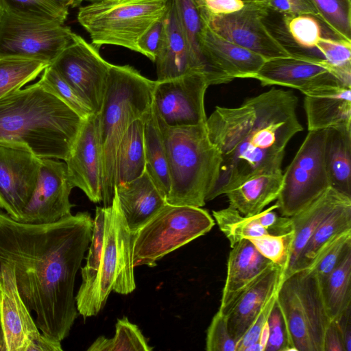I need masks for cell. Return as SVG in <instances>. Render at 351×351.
Listing matches in <instances>:
<instances>
[{
  "label": "cell",
  "instance_id": "1",
  "mask_svg": "<svg viewBox=\"0 0 351 351\" xmlns=\"http://www.w3.org/2000/svg\"><path fill=\"white\" fill-rule=\"evenodd\" d=\"M93 219L80 212L43 224L0 213V265L14 267L19 294L46 337L61 342L78 315L77 272L88 250Z\"/></svg>",
  "mask_w": 351,
  "mask_h": 351
},
{
  "label": "cell",
  "instance_id": "2",
  "mask_svg": "<svg viewBox=\"0 0 351 351\" xmlns=\"http://www.w3.org/2000/svg\"><path fill=\"white\" fill-rule=\"evenodd\" d=\"M291 90L272 88L246 99L238 107L217 106L206 119L210 141L220 153L217 182L206 197L210 201L247 180L282 171L286 147L303 130Z\"/></svg>",
  "mask_w": 351,
  "mask_h": 351
},
{
  "label": "cell",
  "instance_id": "3",
  "mask_svg": "<svg viewBox=\"0 0 351 351\" xmlns=\"http://www.w3.org/2000/svg\"><path fill=\"white\" fill-rule=\"evenodd\" d=\"M84 120L38 82L0 98V142L24 144L40 158L64 161Z\"/></svg>",
  "mask_w": 351,
  "mask_h": 351
},
{
  "label": "cell",
  "instance_id": "4",
  "mask_svg": "<svg viewBox=\"0 0 351 351\" xmlns=\"http://www.w3.org/2000/svg\"><path fill=\"white\" fill-rule=\"evenodd\" d=\"M156 81L130 65L112 64L101 108L97 114L104 207L111 206L117 178L119 143L130 125L151 109Z\"/></svg>",
  "mask_w": 351,
  "mask_h": 351
},
{
  "label": "cell",
  "instance_id": "5",
  "mask_svg": "<svg viewBox=\"0 0 351 351\" xmlns=\"http://www.w3.org/2000/svg\"><path fill=\"white\" fill-rule=\"evenodd\" d=\"M156 117L169 171L167 203L204 206L218 178L221 163L220 153L210 141L206 124L169 127Z\"/></svg>",
  "mask_w": 351,
  "mask_h": 351
},
{
  "label": "cell",
  "instance_id": "6",
  "mask_svg": "<svg viewBox=\"0 0 351 351\" xmlns=\"http://www.w3.org/2000/svg\"><path fill=\"white\" fill-rule=\"evenodd\" d=\"M106 209L105 237L96 269L90 277L82 280L75 296L78 313L84 318L97 315L112 291L127 295L136 289L132 234L115 192L111 206Z\"/></svg>",
  "mask_w": 351,
  "mask_h": 351
},
{
  "label": "cell",
  "instance_id": "7",
  "mask_svg": "<svg viewBox=\"0 0 351 351\" xmlns=\"http://www.w3.org/2000/svg\"><path fill=\"white\" fill-rule=\"evenodd\" d=\"M169 0H103L81 6L79 23L92 44L115 45L138 53L141 36L165 15Z\"/></svg>",
  "mask_w": 351,
  "mask_h": 351
},
{
  "label": "cell",
  "instance_id": "8",
  "mask_svg": "<svg viewBox=\"0 0 351 351\" xmlns=\"http://www.w3.org/2000/svg\"><path fill=\"white\" fill-rule=\"evenodd\" d=\"M276 300L295 351H324V338L330 319L320 282L311 268L285 279Z\"/></svg>",
  "mask_w": 351,
  "mask_h": 351
},
{
  "label": "cell",
  "instance_id": "9",
  "mask_svg": "<svg viewBox=\"0 0 351 351\" xmlns=\"http://www.w3.org/2000/svg\"><path fill=\"white\" fill-rule=\"evenodd\" d=\"M215 221L201 207L166 204L132 237L134 267H154L175 250L208 232Z\"/></svg>",
  "mask_w": 351,
  "mask_h": 351
},
{
  "label": "cell",
  "instance_id": "10",
  "mask_svg": "<svg viewBox=\"0 0 351 351\" xmlns=\"http://www.w3.org/2000/svg\"><path fill=\"white\" fill-rule=\"evenodd\" d=\"M326 136L327 130L308 131L283 173L276 202L280 215H295L330 186L325 161Z\"/></svg>",
  "mask_w": 351,
  "mask_h": 351
},
{
  "label": "cell",
  "instance_id": "11",
  "mask_svg": "<svg viewBox=\"0 0 351 351\" xmlns=\"http://www.w3.org/2000/svg\"><path fill=\"white\" fill-rule=\"evenodd\" d=\"M73 34L63 23L4 12L0 22V58H23L50 64L71 43Z\"/></svg>",
  "mask_w": 351,
  "mask_h": 351
},
{
  "label": "cell",
  "instance_id": "12",
  "mask_svg": "<svg viewBox=\"0 0 351 351\" xmlns=\"http://www.w3.org/2000/svg\"><path fill=\"white\" fill-rule=\"evenodd\" d=\"M270 10L266 1L245 2L244 7L228 14H211L205 6L201 16L206 24L227 40L249 49L266 60L293 53L267 29L264 19Z\"/></svg>",
  "mask_w": 351,
  "mask_h": 351
},
{
  "label": "cell",
  "instance_id": "13",
  "mask_svg": "<svg viewBox=\"0 0 351 351\" xmlns=\"http://www.w3.org/2000/svg\"><path fill=\"white\" fill-rule=\"evenodd\" d=\"M50 65L94 114L99 112L112 64L102 58L97 47L74 33L71 43Z\"/></svg>",
  "mask_w": 351,
  "mask_h": 351
},
{
  "label": "cell",
  "instance_id": "14",
  "mask_svg": "<svg viewBox=\"0 0 351 351\" xmlns=\"http://www.w3.org/2000/svg\"><path fill=\"white\" fill-rule=\"evenodd\" d=\"M209 86L206 77L200 73L156 80L152 105L157 116L169 127L206 124L204 97Z\"/></svg>",
  "mask_w": 351,
  "mask_h": 351
},
{
  "label": "cell",
  "instance_id": "15",
  "mask_svg": "<svg viewBox=\"0 0 351 351\" xmlns=\"http://www.w3.org/2000/svg\"><path fill=\"white\" fill-rule=\"evenodd\" d=\"M253 79L258 80L263 86L276 85L291 88L304 95L347 86L325 59L295 53L289 57L265 60Z\"/></svg>",
  "mask_w": 351,
  "mask_h": 351
},
{
  "label": "cell",
  "instance_id": "16",
  "mask_svg": "<svg viewBox=\"0 0 351 351\" xmlns=\"http://www.w3.org/2000/svg\"><path fill=\"white\" fill-rule=\"evenodd\" d=\"M40 165V158L25 145L0 142V203L14 220L33 194Z\"/></svg>",
  "mask_w": 351,
  "mask_h": 351
},
{
  "label": "cell",
  "instance_id": "17",
  "mask_svg": "<svg viewBox=\"0 0 351 351\" xmlns=\"http://www.w3.org/2000/svg\"><path fill=\"white\" fill-rule=\"evenodd\" d=\"M73 187L64 161L40 158L35 189L16 221L43 224L55 222L71 215L74 205L71 203L69 196Z\"/></svg>",
  "mask_w": 351,
  "mask_h": 351
},
{
  "label": "cell",
  "instance_id": "18",
  "mask_svg": "<svg viewBox=\"0 0 351 351\" xmlns=\"http://www.w3.org/2000/svg\"><path fill=\"white\" fill-rule=\"evenodd\" d=\"M199 43L215 85L226 84L235 78H254L267 60L261 56L223 38L204 20Z\"/></svg>",
  "mask_w": 351,
  "mask_h": 351
},
{
  "label": "cell",
  "instance_id": "19",
  "mask_svg": "<svg viewBox=\"0 0 351 351\" xmlns=\"http://www.w3.org/2000/svg\"><path fill=\"white\" fill-rule=\"evenodd\" d=\"M64 162L74 187L80 188L91 202H101V161L97 114L84 120Z\"/></svg>",
  "mask_w": 351,
  "mask_h": 351
},
{
  "label": "cell",
  "instance_id": "20",
  "mask_svg": "<svg viewBox=\"0 0 351 351\" xmlns=\"http://www.w3.org/2000/svg\"><path fill=\"white\" fill-rule=\"evenodd\" d=\"M0 307L6 351H29L43 334L19 294L11 264L0 265Z\"/></svg>",
  "mask_w": 351,
  "mask_h": 351
},
{
  "label": "cell",
  "instance_id": "21",
  "mask_svg": "<svg viewBox=\"0 0 351 351\" xmlns=\"http://www.w3.org/2000/svg\"><path fill=\"white\" fill-rule=\"evenodd\" d=\"M163 27L156 54L158 82L200 73L188 45L174 0L162 19ZM203 74V73H202Z\"/></svg>",
  "mask_w": 351,
  "mask_h": 351
},
{
  "label": "cell",
  "instance_id": "22",
  "mask_svg": "<svg viewBox=\"0 0 351 351\" xmlns=\"http://www.w3.org/2000/svg\"><path fill=\"white\" fill-rule=\"evenodd\" d=\"M231 248L219 308L226 317L239 298L264 271L275 265L263 256L249 239H242Z\"/></svg>",
  "mask_w": 351,
  "mask_h": 351
},
{
  "label": "cell",
  "instance_id": "23",
  "mask_svg": "<svg viewBox=\"0 0 351 351\" xmlns=\"http://www.w3.org/2000/svg\"><path fill=\"white\" fill-rule=\"evenodd\" d=\"M284 278V271L274 265L264 271L239 298L228 313L227 323L232 338L238 343L252 324Z\"/></svg>",
  "mask_w": 351,
  "mask_h": 351
},
{
  "label": "cell",
  "instance_id": "24",
  "mask_svg": "<svg viewBox=\"0 0 351 351\" xmlns=\"http://www.w3.org/2000/svg\"><path fill=\"white\" fill-rule=\"evenodd\" d=\"M114 192L132 234L149 221L167 204L146 171L134 180L117 184Z\"/></svg>",
  "mask_w": 351,
  "mask_h": 351
},
{
  "label": "cell",
  "instance_id": "25",
  "mask_svg": "<svg viewBox=\"0 0 351 351\" xmlns=\"http://www.w3.org/2000/svg\"><path fill=\"white\" fill-rule=\"evenodd\" d=\"M348 199L351 197L330 186L306 207L291 217L294 238L283 280L298 271L304 250L318 226L337 206Z\"/></svg>",
  "mask_w": 351,
  "mask_h": 351
},
{
  "label": "cell",
  "instance_id": "26",
  "mask_svg": "<svg viewBox=\"0 0 351 351\" xmlns=\"http://www.w3.org/2000/svg\"><path fill=\"white\" fill-rule=\"evenodd\" d=\"M308 131L351 127V87L305 95Z\"/></svg>",
  "mask_w": 351,
  "mask_h": 351
},
{
  "label": "cell",
  "instance_id": "27",
  "mask_svg": "<svg viewBox=\"0 0 351 351\" xmlns=\"http://www.w3.org/2000/svg\"><path fill=\"white\" fill-rule=\"evenodd\" d=\"M283 183L282 171L265 173L254 176L227 192L229 206L245 217L258 214L276 200Z\"/></svg>",
  "mask_w": 351,
  "mask_h": 351
},
{
  "label": "cell",
  "instance_id": "28",
  "mask_svg": "<svg viewBox=\"0 0 351 351\" xmlns=\"http://www.w3.org/2000/svg\"><path fill=\"white\" fill-rule=\"evenodd\" d=\"M325 161L330 186L351 197V127L327 129Z\"/></svg>",
  "mask_w": 351,
  "mask_h": 351
},
{
  "label": "cell",
  "instance_id": "29",
  "mask_svg": "<svg viewBox=\"0 0 351 351\" xmlns=\"http://www.w3.org/2000/svg\"><path fill=\"white\" fill-rule=\"evenodd\" d=\"M143 135L145 171L162 195L167 199L170 191L169 165L165 144L153 105L145 116Z\"/></svg>",
  "mask_w": 351,
  "mask_h": 351
},
{
  "label": "cell",
  "instance_id": "30",
  "mask_svg": "<svg viewBox=\"0 0 351 351\" xmlns=\"http://www.w3.org/2000/svg\"><path fill=\"white\" fill-rule=\"evenodd\" d=\"M145 116L130 125L119 143L117 156L116 185L134 180L145 171Z\"/></svg>",
  "mask_w": 351,
  "mask_h": 351
},
{
  "label": "cell",
  "instance_id": "31",
  "mask_svg": "<svg viewBox=\"0 0 351 351\" xmlns=\"http://www.w3.org/2000/svg\"><path fill=\"white\" fill-rule=\"evenodd\" d=\"M320 284L328 317L335 320L351 307V245Z\"/></svg>",
  "mask_w": 351,
  "mask_h": 351
},
{
  "label": "cell",
  "instance_id": "32",
  "mask_svg": "<svg viewBox=\"0 0 351 351\" xmlns=\"http://www.w3.org/2000/svg\"><path fill=\"white\" fill-rule=\"evenodd\" d=\"M350 230L351 199H348L337 206L315 231L304 250L298 271L308 268L324 245Z\"/></svg>",
  "mask_w": 351,
  "mask_h": 351
},
{
  "label": "cell",
  "instance_id": "33",
  "mask_svg": "<svg viewBox=\"0 0 351 351\" xmlns=\"http://www.w3.org/2000/svg\"><path fill=\"white\" fill-rule=\"evenodd\" d=\"M205 0H174L180 23L195 63L208 79L210 85L214 84L213 77L205 61L199 47V38L203 26L201 9Z\"/></svg>",
  "mask_w": 351,
  "mask_h": 351
},
{
  "label": "cell",
  "instance_id": "34",
  "mask_svg": "<svg viewBox=\"0 0 351 351\" xmlns=\"http://www.w3.org/2000/svg\"><path fill=\"white\" fill-rule=\"evenodd\" d=\"M49 64L16 57L0 58V98L34 80Z\"/></svg>",
  "mask_w": 351,
  "mask_h": 351
},
{
  "label": "cell",
  "instance_id": "35",
  "mask_svg": "<svg viewBox=\"0 0 351 351\" xmlns=\"http://www.w3.org/2000/svg\"><path fill=\"white\" fill-rule=\"evenodd\" d=\"M213 215L220 230L230 241V247L242 239L269 234L258 223L255 215L245 217L230 206L219 210H213Z\"/></svg>",
  "mask_w": 351,
  "mask_h": 351
},
{
  "label": "cell",
  "instance_id": "36",
  "mask_svg": "<svg viewBox=\"0 0 351 351\" xmlns=\"http://www.w3.org/2000/svg\"><path fill=\"white\" fill-rule=\"evenodd\" d=\"M114 336L107 339L99 337L88 351H150V347L138 327L126 317L117 319Z\"/></svg>",
  "mask_w": 351,
  "mask_h": 351
},
{
  "label": "cell",
  "instance_id": "37",
  "mask_svg": "<svg viewBox=\"0 0 351 351\" xmlns=\"http://www.w3.org/2000/svg\"><path fill=\"white\" fill-rule=\"evenodd\" d=\"M4 12L19 17L64 23L69 8L53 0H0Z\"/></svg>",
  "mask_w": 351,
  "mask_h": 351
},
{
  "label": "cell",
  "instance_id": "38",
  "mask_svg": "<svg viewBox=\"0 0 351 351\" xmlns=\"http://www.w3.org/2000/svg\"><path fill=\"white\" fill-rule=\"evenodd\" d=\"M318 19L339 39L351 42V0H311Z\"/></svg>",
  "mask_w": 351,
  "mask_h": 351
},
{
  "label": "cell",
  "instance_id": "39",
  "mask_svg": "<svg viewBox=\"0 0 351 351\" xmlns=\"http://www.w3.org/2000/svg\"><path fill=\"white\" fill-rule=\"evenodd\" d=\"M38 82L85 119L94 114L77 93L49 64Z\"/></svg>",
  "mask_w": 351,
  "mask_h": 351
},
{
  "label": "cell",
  "instance_id": "40",
  "mask_svg": "<svg viewBox=\"0 0 351 351\" xmlns=\"http://www.w3.org/2000/svg\"><path fill=\"white\" fill-rule=\"evenodd\" d=\"M315 49L333 68L337 76L346 86H351V42L321 37Z\"/></svg>",
  "mask_w": 351,
  "mask_h": 351
},
{
  "label": "cell",
  "instance_id": "41",
  "mask_svg": "<svg viewBox=\"0 0 351 351\" xmlns=\"http://www.w3.org/2000/svg\"><path fill=\"white\" fill-rule=\"evenodd\" d=\"M351 245V230L335 237L319 250L308 268L322 282L334 269L345 250Z\"/></svg>",
  "mask_w": 351,
  "mask_h": 351
},
{
  "label": "cell",
  "instance_id": "42",
  "mask_svg": "<svg viewBox=\"0 0 351 351\" xmlns=\"http://www.w3.org/2000/svg\"><path fill=\"white\" fill-rule=\"evenodd\" d=\"M294 232L282 235L266 234L249 239L258 252L285 272L288 267Z\"/></svg>",
  "mask_w": 351,
  "mask_h": 351
},
{
  "label": "cell",
  "instance_id": "43",
  "mask_svg": "<svg viewBox=\"0 0 351 351\" xmlns=\"http://www.w3.org/2000/svg\"><path fill=\"white\" fill-rule=\"evenodd\" d=\"M283 15L285 26L292 40L302 48L315 49L322 37L318 19L311 14Z\"/></svg>",
  "mask_w": 351,
  "mask_h": 351
},
{
  "label": "cell",
  "instance_id": "44",
  "mask_svg": "<svg viewBox=\"0 0 351 351\" xmlns=\"http://www.w3.org/2000/svg\"><path fill=\"white\" fill-rule=\"evenodd\" d=\"M268 338L265 351L294 350L285 319L277 300L267 319Z\"/></svg>",
  "mask_w": 351,
  "mask_h": 351
},
{
  "label": "cell",
  "instance_id": "45",
  "mask_svg": "<svg viewBox=\"0 0 351 351\" xmlns=\"http://www.w3.org/2000/svg\"><path fill=\"white\" fill-rule=\"evenodd\" d=\"M237 343L231 336L227 317L219 311L208 328L206 339L207 351H237Z\"/></svg>",
  "mask_w": 351,
  "mask_h": 351
},
{
  "label": "cell",
  "instance_id": "46",
  "mask_svg": "<svg viewBox=\"0 0 351 351\" xmlns=\"http://www.w3.org/2000/svg\"><path fill=\"white\" fill-rule=\"evenodd\" d=\"M277 209L276 203L255 215L258 223L271 235H282L293 232L291 217L278 215L276 212Z\"/></svg>",
  "mask_w": 351,
  "mask_h": 351
},
{
  "label": "cell",
  "instance_id": "47",
  "mask_svg": "<svg viewBox=\"0 0 351 351\" xmlns=\"http://www.w3.org/2000/svg\"><path fill=\"white\" fill-rule=\"evenodd\" d=\"M277 293L278 291L269 298L252 324L238 341L237 351H245L251 345L258 342L261 332L276 302Z\"/></svg>",
  "mask_w": 351,
  "mask_h": 351
},
{
  "label": "cell",
  "instance_id": "48",
  "mask_svg": "<svg viewBox=\"0 0 351 351\" xmlns=\"http://www.w3.org/2000/svg\"><path fill=\"white\" fill-rule=\"evenodd\" d=\"M269 10L285 15L311 14L318 19V13L311 0H268Z\"/></svg>",
  "mask_w": 351,
  "mask_h": 351
},
{
  "label": "cell",
  "instance_id": "49",
  "mask_svg": "<svg viewBox=\"0 0 351 351\" xmlns=\"http://www.w3.org/2000/svg\"><path fill=\"white\" fill-rule=\"evenodd\" d=\"M162 19L153 25L138 42V53L145 56L152 62L155 60L162 32Z\"/></svg>",
  "mask_w": 351,
  "mask_h": 351
},
{
  "label": "cell",
  "instance_id": "50",
  "mask_svg": "<svg viewBox=\"0 0 351 351\" xmlns=\"http://www.w3.org/2000/svg\"><path fill=\"white\" fill-rule=\"evenodd\" d=\"M245 4L242 0H205L206 10L211 14H228L241 10Z\"/></svg>",
  "mask_w": 351,
  "mask_h": 351
},
{
  "label": "cell",
  "instance_id": "51",
  "mask_svg": "<svg viewBox=\"0 0 351 351\" xmlns=\"http://www.w3.org/2000/svg\"><path fill=\"white\" fill-rule=\"evenodd\" d=\"M324 351H346L341 334L335 320H332L326 329Z\"/></svg>",
  "mask_w": 351,
  "mask_h": 351
},
{
  "label": "cell",
  "instance_id": "52",
  "mask_svg": "<svg viewBox=\"0 0 351 351\" xmlns=\"http://www.w3.org/2000/svg\"><path fill=\"white\" fill-rule=\"evenodd\" d=\"M335 321L341 334L346 351H351V307Z\"/></svg>",
  "mask_w": 351,
  "mask_h": 351
},
{
  "label": "cell",
  "instance_id": "53",
  "mask_svg": "<svg viewBox=\"0 0 351 351\" xmlns=\"http://www.w3.org/2000/svg\"><path fill=\"white\" fill-rule=\"evenodd\" d=\"M58 3L63 5L67 8H76L80 6L84 1L86 0H53Z\"/></svg>",
  "mask_w": 351,
  "mask_h": 351
},
{
  "label": "cell",
  "instance_id": "54",
  "mask_svg": "<svg viewBox=\"0 0 351 351\" xmlns=\"http://www.w3.org/2000/svg\"><path fill=\"white\" fill-rule=\"evenodd\" d=\"M0 351H6V346L2 325L1 307H0Z\"/></svg>",
  "mask_w": 351,
  "mask_h": 351
},
{
  "label": "cell",
  "instance_id": "55",
  "mask_svg": "<svg viewBox=\"0 0 351 351\" xmlns=\"http://www.w3.org/2000/svg\"><path fill=\"white\" fill-rule=\"evenodd\" d=\"M3 13H4L3 10L0 7V22H1V20L2 19Z\"/></svg>",
  "mask_w": 351,
  "mask_h": 351
},
{
  "label": "cell",
  "instance_id": "56",
  "mask_svg": "<svg viewBox=\"0 0 351 351\" xmlns=\"http://www.w3.org/2000/svg\"><path fill=\"white\" fill-rule=\"evenodd\" d=\"M245 2H250V1H255V0H242Z\"/></svg>",
  "mask_w": 351,
  "mask_h": 351
},
{
  "label": "cell",
  "instance_id": "57",
  "mask_svg": "<svg viewBox=\"0 0 351 351\" xmlns=\"http://www.w3.org/2000/svg\"><path fill=\"white\" fill-rule=\"evenodd\" d=\"M86 1H88L90 2H93V1H103V0H86Z\"/></svg>",
  "mask_w": 351,
  "mask_h": 351
},
{
  "label": "cell",
  "instance_id": "58",
  "mask_svg": "<svg viewBox=\"0 0 351 351\" xmlns=\"http://www.w3.org/2000/svg\"><path fill=\"white\" fill-rule=\"evenodd\" d=\"M255 1H267L268 0H255Z\"/></svg>",
  "mask_w": 351,
  "mask_h": 351
},
{
  "label": "cell",
  "instance_id": "59",
  "mask_svg": "<svg viewBox=\"0 0 351 351\" xmlns=\"http://www.w3.org/2000/svg\"><path fill=\"white\" fill-rule=\"evenodd\" d=\"M0 208H1V203H0Z\"/></svg>",
  "mask_w": 351,
  "mask_h": 351
}]
</instances>
